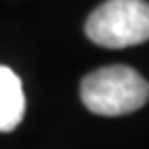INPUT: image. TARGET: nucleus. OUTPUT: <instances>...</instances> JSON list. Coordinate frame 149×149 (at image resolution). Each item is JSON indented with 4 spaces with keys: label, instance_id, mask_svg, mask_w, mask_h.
<instances>
[{
    "label": "nucleus",
    "instance_id": "7ed1b4c3",
    "mask_svg": "<svg viewBox=\"0 0 149 149\" xmlns=\"http://www.w3.org/2000/svg\"><path fill=\"white\" fill-rule=\"evenodd\" d=\"M25 114V93L21 79L0 64V133H10L23 120Z\"/></svg>",
    "mask_w": 149,
    "mask_h": 149
},
{
    "label": "nucleus",
    "instance_id": "f03ea898",
    "mask_svg": "<svg viewBox=\"0 0 149 149\" xmlns=\"http://www.w3.org/2000/svg\"><path fill=\"white\" fill-rule=\"evenodd\" d=\"M87 37L104 48H128L149 40V2L106 0L85 23Z\"/></svg>",
    "mask_w": 149,
    "mask_h": 149
},
{
    "label": "nucleus",
    "instance_id": "f257e3e1",
    "mask_svg": "<svg viewBox=\"0 0 149 149\" xmlns=\"http://www.w3.org/2000/svg\"><path fill=\"white\" fill-rule=\"evenodd\" d=\"M149 100V83L126 64H112L89 72L81 81L83 106L100 116H122L143 108Z\"/></svg>",
    "mask_w": 149,
    "mask_h": 149
}]
</instances>
